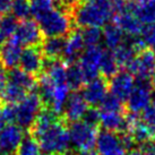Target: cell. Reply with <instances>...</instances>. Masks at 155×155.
<instances>
[{"mask_svg":"<svg viewBox=\"0 0 155 155\" xmlns=\"http://www.w3.org/2000/svg\"><path fill=\"white\" fill-rule=\"evenodd\" d=\"M73 19L79 27H102L113 15L111 0L83 1L73 7Z\"/></svg>","mask_w":155,"mask_h":155,"instance_id":"1","label":"cell"},{"mask_svg":"<svg viewBox=\"0 0 155 155\" xmlns=\"http://www.w3.org/2000/svg\"><path fill=\"white\" fill-rule=\"evenodd\" d=\"M43 155H66L70 146L68 129L59 120L36 137Z\"/></svg>","mask_w":155,"mask_h":155,"instance_id":"2","label":"cell"},{"mask_svg":"<svg viewBox=\"0 0 155 155\" xmlns=\"http://www.w3.org/2000/svg\"><path fill=\"white\" fill-rule=\"evenodd\" d=\"M73 14L69 9L56 8L47 14L38 24L45 38L65 36L73 31Z\"/></svg>","mask_w":155,"mask_h":155,"instance_id":"3","label":"cell"},{"mask_svg":"<svg viewBox=\"0 0 155 155\" xmlns=\"http://www.w3.org/2000/svg\"><path fill=\"white\" fill-rule=\"evenodd\" d=\"M68 134L70 145L75 151H93L99 131L96 126L90 125L84 120H78L70 122Z\"/></svg>","mask_w":155,"mask_h":155,"instance_id":"4","label":"cell"},{"mask_svg":"<svg viewBox=\"0 0 155 155\" xmlns=\"http://www.w3.org/2000/svg\"><path fill=\"white\" fill-rule=\"evenodd\" d=\"M42 99L38 92H31L15 105V121L23 129H31L36 117L42 110Z\"/></svg>","mask_w":155,"mask_h":155,"instance_id":"5","label":"cell"},{"mask_svg":"<svg viewBox=\"0 0 155 155\" xmlns=\"http://www.w3.org/2000/svg\"><path fill=\"white\" fill-rule=\"evenodd\" d=\"M152 79L137 78L135 86L127 99V108L129 112L140 113L146 110L152 103Z\"/></svg>","mask_w":155,"mask_h":155,"instance_id":"6","label":"cell"},{"mask_svg":"<svg viewBox=\"0 0 155 155\" xmlns=\"http://www.w3.org/2000/svg\"><path fill=\"white\" fill-rule=\"evenodd\" d=\"M103 52L104 50L100 45L87 47L83 51L78 61H79V67L82 68L86 82H90L92 79L99 77L100 65H101Z\"/></svg>","mask_w":155,"mask_h":155,"instance_id":"7","label":"cell"},{"mask_svg":"<svg viewBox=\"0 0 155 155\" xmlns=\"http://www.w3.org/2000/svg\"><path fill=\"white\" fill-rule=\"evenodd\" d=\"M127 68L137 78L152 79L155 75V53L151 49H144L135 57Z\"/></svg>","mask_w":155,"mask_h":155,"instance_id":"8","label":"cell"},{"mask_svg":"<svg viewBox=\"0 0 155 155\" xmlns=\"http://www.w3.org/2000/svg\"><path fill=\"white\" fill-rule=\"evenodd\" d=\"M19 43L25 47H38L43 41V33L38 22L25 19L18 24L17 30L13 35Z\"/></svg>","mask_w":155,"mask_h":155,"instance_id":"9","label":"cell"},{"mask_svg":"<svg viewBox=\"0 0 155 155\" xmlns=\"http://www.w3.org/2000/svg\"><path fill=\"white\" fill-rule=\"evenodd\" d=\"M95 147L100 155H124L126 152L121 144L120 135L105 129L97 134Z\"/></svg>","mask_w":155,"mask_h":155,"instance_id":"10","label":"cell"},{"mask_svg":"<svg viewBox=\"0 0 155 155\" xmlns=\"http://www.w3.org/2000/svg\"><path fill=\"white\" fill-rule=\"evenodd\" d=\"M24 137L23 128L16 125H7L0 130V153L16 155L19 144Z\"/></svg>","mask_w":155,"mask_h":155,"instance_id":"11","label":"cell"},{"mask_svg":"<svg viewBox=\"0 0 155 155\" xmlns=\"http://www.w3.org/2000/svg\"><path fill=\"white\" fill-rule=\"evenodd\" d=\"M135 86L134 75L128 70H122L114 74L109 82L110 93L116 95L121 101H127Z\"/></svg>","mask_w":155,"mask_h":155,"instance_id":"12","label":"cell"},{"mask_svg":"<svg viewBox=\"0 0 155 155\" xmlns=\"http://www.w3.org/2000/svg\"><path fill=\"white\" fill-rule=\"evenodd\" d=\"M45 58L42 51L38 49V47H27L23 49L19 66L21 69L31 75H38L44 68Z\"/></svg>","mask_w":155,"mask_h":155,"instance_id":"13","label":"cell"},{"mask_svg":"<svg viewBox=\"0 0 155 155\" xmlns=\"http://www.w3.org/2000/svg\"><path fill=\"white\" fill-rule=\"evenodd\" d=\"M87 109H88V104L85 97L83 96L82 93L76 91L69 94L62 113L67 121L75 122V121L82 120L84 114L86 113Z\"/></svg>","mask_w":155,"mask_h":155,"instance_id":"14","label":"cell"},{"mask_svg":"<svg viewBox=\"0 0 155 155\" xmlns=\"http://www.w3.org/2000/svg\"><path fill=\"white\" fill-rule=\"evenodd\" d=\"M109 84L107 82V78L96 77L87 82L83 90V96L85 97L87 104L90 105H100L101 102L104 100V97L109 94Z\"/></svg>","mask_w":155,"mask_h":155,"instance_id":"15","label":"cell"},{"mask_svg":"<svg viewBox=\"0 0 155 155\" xmlns=\"http://www.w3.org/2000/svg\"><path fill=\"white\" fill-rule=\"evenodd\" d=\"M113 23L119 26L125 34L129 35V38L140 36L143 30H144L143 23L140 22V19L130 9L114 14Z\"/></svg>","mask_w":155,"mask_h":155,"instance_id":"16","label":"cell"},{"mask_svg":"<svg viewBox=\"0 0 155 155\" xmlns=\"http://www.w3.org/2000/svg\"><path fill=\"white\" fill-rule=\"evenodd\" d=\"M23 45L15 38L6 41L0 50V64L5 69H14L19 65L23 52Z\"/></svg>","mask_w":155,"mask_h":155,"instance_id":"17","label":"cell"},{"mask_svg":"<svg viewBox=\"0 0 155 155\" xmlns=\"http://www.w3.org/2000/svg\"><path fill=\"white\" fill-rule=\"evenodd\" d=\"M85 42L83 39L81 31H71L68 34V39L66 40L65 50H64V61L68 65L76 64L82 56L83 51L85 50Z\"/></svg>","mask_w":155,"mask_h":155,"instance_id":"18","label":"cell"},{"mask_svg":"<svg viewBox=\"0 0 155 155\" xmlns=\"http://www.w3.org/2000/svg\"><path fill=\"white\" fill-rule=\"evenodd\" d=\"M100 125L105 130L114 133L128 131V124L126 116L122 112L118 111H101Z\"/></svg>","mask_w":155,"mask_h":155,"instance_id":"19","label":"cell"},{"mask_svg":"<svg viewBox=\"0 0 155 155\" xmlns=\"http://www.w3.org/2000/svg\"><path fill=\"white\" fill-rule=\"evenodd\" d=\"M59 114H57L54 111H52L50 108H42V110L40 111L39 116L36 117L34 124L31 127V134L34 136L35 138L40 136L42 133H44L45 130H48L50 127L57 124L60 120L58 118Z\"/></svg>","mask_w":155,"mask_h":155,"instance_id":"20","label":"cell"},{"mask_svg":"<svg viewBox=\"0 0 155 155\" xmlns=\"http://www.w3.org/2000/svg\"><path fill=\"white\" fill-rule=\"evenodd\" d=\"M66 40L64 36H49L41 43V51L45 60H57L64 54Z\"/></svg>","mask_w":155,"mask_h":155,"instance_id":"21","label":"cell"},{"mask_svg":"<svg viewBox=\"0 0 155 155\" xmlns=\"http://www.w3.org/2000/svg\"><path fill=\"white\" fill-rule=\"evenodd\" d=\"M113 53L116 56L119 66L128 67L129 64L135 59V57L138 54V50L135 44L134 38H129L128 40H124V42L119 47L113 50Z\"/></svg>","mask_w":155,"mask_h":155,"instance_id":"22","label":"cell"},{"mask_svg":"<svg viewBox=\"0 0 155 155\" xmlns=\"http://www.w3.org/2000/svg\"><path fill=\"white\" fill-rule=\"evenodd\" d=\"M103 32V41L104 45L108 48L109 50H114L119 47L122 42H124V32L121 30L119 26L114 24V23H110V24H107L104 26Z\"/></svg>","mask_w":155,"mask_h":155,"instance_id":"23","label":"cell"},{"mask_svg":"<svg viewBox=\"0 0 155 155\" xmlns=\"http://www.w3.org/2000/svg\"><path fill=\"white\" fill-rule=\"evenodd\" d=\"M45 74L51 78V81L56 85L67 84V66L65 61L57 60H45Z\"/></svg>","mask_w":155,"mask_h":155,"instance_id":"24","label":"cell"},{"mask_svg":"<svg viewBox=\"0 0 155 155\" xmlns=\"http://www.w3.org/2000/svg\"><path fill=\"white\" fill-rule=\"evenodd\" d=\"M7 82L16 84L18 86L23 87L27 92L33 91L36 87V81L33 75L26 73L23 69L14 68L7 74Z\"/></svg>","mask_w":155,"mask_h":155,"instance_id":"25","label":"cell"},{"mask_svg":"<svg viewBox=\"0 0 155 155\" xmlns=\"http://www.w3.org/2000/svg\"><path fill=\"white\" fill-rule=\"evenodd\" d=\"M134 13L137 15L143 24H155V0H144L136 2Z\"/></svg>","mask_w":155,"mask_h":155,"instance_id":"26","label":"cell"},{"mask_svg":"<svg viewBox=\"0 0 155 155\" xmlns=\"http://www.w3.org/2000/svg\"><path fill=\"white\" fill-rule=\"evenodd\" d=\"M26 95H27V91L24 90L23 87L18 86L16 84H13V83L7 82L4 91H2L1 97H2V100H4V102L6 104L16 105L22 100L25 99Z\"/></svg>","mask_w":155,"mask_h":155,"instance_id":"27","label":"cell"},{"mask_svg":"<svg viewBox=\"0 0 155 155\" xmlns=\"http://www.w3.org/2000/svg\"><path fill=\"white\" fill-rule=\"evenodd\" d=\"M86 83L82 68L77 64H73L67 67V85L73 92L79 91Z\"/></svg>","mask_w":155,"mask_h":155,"instance_id":"28","label":"cell"},{"mask_svg":"<svg viewBox=\"0 0 155 155\" xmlns=\"http://www.w3.org/2000/svg\"><path fill=\"white\" fill-rule=\"evenodd\" d=\"M119 64L116 59V56L112 50H104L101 65H100V74H102L104 78H111L114 74L118 73Z\"/></svg>","mask_w":155,"mask_h":155,"instance_id":"29","label":"cell"},{"mask_svg":"<svg viewBox=\"0 0 155 155\" xmlns=\"http://www.w3.org/2000/svg\"><path fill=\"white\" fill-rule=\"evenodd\" d=\"M56 8V0H32L31 1V16L36 22Z\"/></svg>","mask_w":155,"mask_h":155,"instance_id":"30","label":"cell"},{"mask_svg":"<svg viewBox=\"0 0 155 155\" xmlns=\"http://www.w3.org/2000/svg\"><path fill=\"white\" fill-rule=\"evenodd\" d=\"M16 155H43V153L41 151L39 140L30 133L23 137L16 151Z\"/></svg>","mask_w":155,"mask_h":155,"instance_id":"31","label":"cell"},{"mask_svg":"<svg viewBox=\"0 0 155 155\" xmlns=\"http://www.w3.org/2000/svg\"><path fill=\"white\" fill-rule=\"evenodd\" d=\"M12 15L16 19L25 21L31 16V1L30 0H13L12 4Z\"/></svg>","mask_w":155,"mask_h":155,"instance_id":"32","label":"cell"},{"mask_svg":"<svg viewBox=\"0 0 155 155\" xmlns=\"http://www.w3.org/2000/svg\"><path fill=\"white\" fill-rule=\"evenodd\" d=\"M83 39L87 47L99 45L103 39V32L101 27H86L82 32Z\"/></svg>","mask_w":155,"mask_h":155,"instance_id":"33","label":"cell"},{"mask_svg":"<svg viewBox=\"0 0 155 155\" xmlns=\"http://www.w3.org/2000/svg\"><path fill=\"white\" fill-rule=\"evenodd\" d=\"M17 19L14 17L13 15H4L0 18V32L6 36V38H12L15 32L17 30Z\"/></svg>","mask_w":155,"mask_h":155,"instance_id":"34","label":"cell"},{"mask_svg":"<svg viewBox=\"0 0 155 155\" xmlns=\"http://www.w3.org/2000/svg\"><path fill=\"white\" fill-rule=\"evenodd\" d=\"M124 101H121L119 97H117L116 95H113L112 93H109L104 100L100 104L101 111H118L122 112L124 110Z\"/></svg>","mask_w":155,"mask_h":155,"instance_id":"35","label":"cell"},{"mask_svg":"<svg viewBox=\"0 0 155 155\" xmlns=\"http://www.w3.org/2000/svg\"><path fill=\"white\" fill-rule=\"evenodd\" d=\"M15 121V105H0V130Z\"/></svg>","mask_w":155,"mask_h":155,"instance_id":"36","label":"cell"},{"mask_svg":"<svg viewBox=\"0 0 155 155\" xmlns=\"http://www.w3.org/2000/svg\"><path fill=\"white\" fill-rule=\"evenodd\" d=\"M142 39L148 49L155 53V24L147 25L142 32Z\"/></svg>","mask_w":155,"mask_h":155,"instance_id":"37","label":"cell"},{"mask_svg":"<svg viewBox=\"0 0 155 155\" xmlns=\"http://www.w3.org/2000/svg\"><path fill=\"white\" fill-rule=\"evenodd\" d=\"M83 120L90 125L97 127V125H100V120H101V110L96 109L95 107L88 108L86 113L83 117Z\"/></svg>","mask_w":155,"mask_h":155,"instance_id":"38","label":"cell"},{"mask_svg":"<svg viewBox=\"0 0 155 155\" xmlns=\"http://www.w3.org/2000/svg\"><path fill=\"white\" fill-rule=\"evenodd\" d=\"M143 120L146 122L147 125L151 127L152 129L155 131V107L154 105H150L148 108L143 112Z\"/></svg>","mask_w":155,"mask_h":155,"instance_id":"39","label":"cell"},{"mask_svg":"<svg viewBox=\"0 0 155 155\" xmlns=\"http://www.w3.org/2000/svg\"><path fill=\"white\" fill-rule=\"evenodd\" d=\"M13 0H0V16H4L12 8Z\"/></svg>","mask_w":155,"mask_h":155,"instance_id":"40","label":"cell"},{"mask_svg":"<svg viewBox=\"0 0 155 155\" xmlns=\"http://www.w3.org/2000/svg\"><path fill=\"white\" fill-rule=\"evenodd\" d=\"M140 148L145 152L146 155H155V143L154 142H150V143H147V144H144V145H142Z\"/></svg>","mask_w":155,"mask_h":155,"instance_id":"41","label":"cell"},{"mask_svg":"<svg viewBox=\"0 0 155 155\" xmlns=\"http://www.w3.org/2000/svg\"><path fill=\"white\" fill-rule=\"evenodd\" d=\"M6 84H7V74L5 73V68L0 67V95L2 94Z\"/></svg>","mask_w":155,"mask_h":155,"instance_id":"42","label":"cell"},{"mask_svg":"<svg viewBox=\"0 0 155 155\" xmlns=\"http://www.w3.org/2000/svg\"><path fill=\"white\" fill-rule=\"evenodd\" d=\"M66 155H95L93 151H75V152H67Z\"/></svg>","mask_w":155,"mask_h":155,"instance_id":"43","label":"cell"},{"mask_svg":"<svg viewBox=\"0 0 155 155\" xmlns=\"http://www.w3.org/2000/svg\"><path fill=\"white\" fill-rule=\"evenodd\" d=\"M129 155H146V154H145V152L143 151L142 148H138V150H131Z\"/></svg>","mask_w":155,"mask_h":155,"instance_id":"44","label":"cell"},{"mask_svg":"<svg viewBox=\"0 0 155 155\" xmlns=\"http://www.w3.org/2000/svg\"><path fill=\"white\" fill-rule=\"evenodd\" d=\"M64 4L67 6V7H70V8H73V1H75V0H61Z\"/></svg>","mask_w":155,"mask_h":155,"instance_id":"45","label":"cell"},{"mask_svg":"<svg viewBox=\"0 0 155 155\" xmlns=\"http://www.w3.org/2000/svg\"><path fill=\"white\" fill-rule=\"evenodd\" d=\"M5 40H6V36L0 32V48L2 47V44L5 43Z\"/></svg>","mask_w":155,"mask_h":155,"instance_id":"46","label":"cell"},{"mask_svg":"<svg viewBox=\"0 0 155 155\" xmlns=\"http://www.w3.org/2000/svg\"><path fill=\"white\" fill-rule=\"evenodd\" d=\"M152 105L155 107V93L153 94V96H152Z\"/></svg>","mask_w":155,"mask_h":155,"instance_id":"47","label":"cell"},{"mask_svg":"<svg viewBox=\"0 0 155 155\" xmlns=\"http://www.w3.org/2000/svg\"><path fill=\"white\" fill-rule=\"evenodd\" d=\"M152 85H153V88H155V75L154 77L152 78Z\"/></svg>","mask_w":155,"mask_h":155,"instance_id":"48","label":"cell"},{"mask_svg":"<svg viewBox=\"0 0 155 155\" xmlns=\"http://www.w3.org/2000/svg\"><path fill=\"white\" fill-rule=\"evenodd\" d=\"M130 1H134V2H136V1H137V2H140V1H144V0H130Z\"/></svg>","mask_w":155,"mask_h":155,"instance_id":"49","label":"cell"},{"mask_svg":"<svg viewBox=\"0 0 155 155\" xmlns=\"http://www.w3.org/2000/svg\"><path fill=\"white\" fill-rule=\"evenodd\" d=\"M82 1H95V0H82Z\"/></svg>","mask_w":155,"mask_h":155,"instance_id":"50","label":"cell"}]
</instances>
